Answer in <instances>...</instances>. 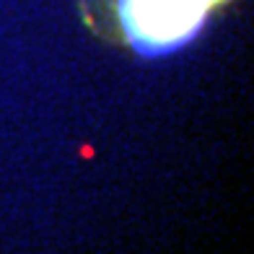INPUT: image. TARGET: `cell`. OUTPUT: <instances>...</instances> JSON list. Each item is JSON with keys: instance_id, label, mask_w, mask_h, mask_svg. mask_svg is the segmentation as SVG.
<instances>
[{"instance_id": "6da1fadb", "label": "cell", "mask_w": 254, "mask_h": 254, "mask_svg": "<svg viewBox=\"0 0 254 254\" xmlns=\"http://www.w3.org/2000/svg\"><path fill=\"white\" fill-rule=\"evenodd\" d=\"M226 0H112L114 26L135 52L158 57L200 34L207 16Z\"/></svg>"}]
</instances>
